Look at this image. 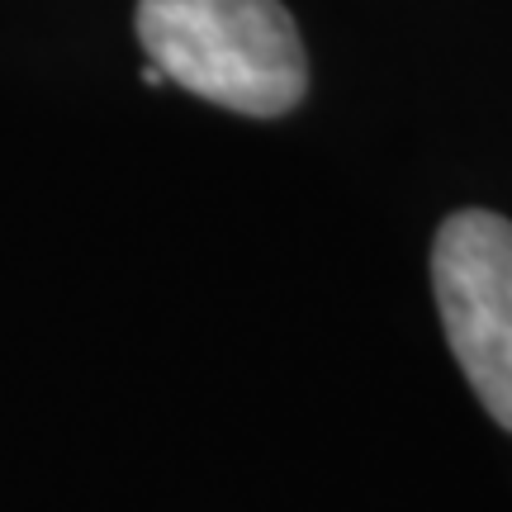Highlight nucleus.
<instances>
[{"instance_id": "nucleus-1", "label": "nucleus", "mask_w": 512, "mask_h": 512, "mask_svg": "<svg viewBox=\"0 0 512 512\" xmlns=\"http://www.w3.org/2000/svg\"><path fill=\"white\" fill-rule=\"evenodd\" d=\"M138 43L181 91L252 119H280L309 91V62L280 0H138Z\"/></svg>"}, {"instance_id": "nucleus-2", "label": "nucleus", "mask_w": 512, "mask_h": 512, "mask_svg": "<svg viewBox=\"0 0 512 512\" xmlns=\"http://www.w3.org/2000/svg\"><path fill=\"white\" fill-rule=\"evenodd\" d=\"M441 328L489 418L512 432V223L460 209L432 242Z\"/></svg>"}]
</instances>
